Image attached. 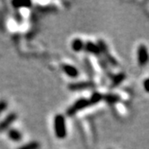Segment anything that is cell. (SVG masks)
I'll use <instances>...</instances> for the list:
<instances>
[{"label":"cell","mask_w":149,"mask_h":149,"mask_svg":"<svg viewBox=\"0 0 149 149\" xmlns=\"http://www.w3.org/2000/svg\"><path fill=\"white\" fill-rule=\"evenodd\" d=\"M54 132L59 139H64L67 136L66 119L62 114H57L54 118Z\"/></svg>","instance_id":"1"},{"label":"cell","mask_w":149,"mask_h":149,"mask_svg":"<svg viewBox=\"0 0 149 149\" xmlns=\"http://www.w3.org/2000/svg\"><path fill=\"white\" fill-rule=\"evenodd\" d=\"M87 106H90L89 100L86 98H80L77 101L74 102L70 107L67 110V115L68 117H73L74 114H77L78 111L86 109Z\"/></svg>","instance_id":"2"},{"label":"cell","mask_w":149,"mask_h":149,"mask_svg":"<svg viewBox=\"0 0 149 149\" xmlns=\"http://www.w3.org/2000/svg\"><path fill=\"white\" fill-rule=\"evenodd\" d=\"M137 62L140 67H145L149 62V52L144 44H140L137 48Z\"/></svg>","instance_id":"3"},{"label":"cell","mask_w":149,"mask_h":149,"mask_svg":"<svg viewBox=\"0 0 149 149\" xmlns=\"http://www.w3.org/2000/svg\"><path fill=\"white\" fill-rule=\"evenodd\" d=\"M95 84L92 81H84V82H77L72 83L68 86V89L70 91H81V90H87L93 88Z\"/></svg>","instance_id":"4"},{"label":"cell","mask_w":149,"mask_h":149,"mask_svg":"<svg viewBox=\"0 0 149 149\" xmlns=\"http://www.w3.org/2000/svg\"><path fill=\"white\" fill-rule=\"evenodd\" d=\"M16 119H17L16 113H15V112L9 113L6 118L0 122V131H5L6 130H7L8 127L15 121Z\"/></svg>","instance_id":"5"},{"label":"cell","mask_w":149,"mask_h":149,"mask_svg":"<svg viewBox=\"0 0 149 149\" xmlns=\"http://www.w3.org/2000/svg\"><path fill=\"white\" fill-rule=\"evenodd\" d=\"M62 69H63L64 73L71 78H77L79 76L78 69L77 68H74V66L68 65V64H63Z\"/></svg>","instance_id":"6"},{"label":"cell","mask_w":149,"mask_h":149,"mask_svg":"<svg viewBox=\"0 0 149 149\" xmlns=\"http://www.w3.org/2000/svg\"><path fill=\"white\" fill-rule=\"evenodd\" d=\"M84 50L88 53H91V54H93V55L98 56V57L102 54L98 45L95 44L94 42H92V41H87L86 43L84 44Z\"/></svg>","instance_id":"7"},{"label":"cell","mask_w":149,"mask_h":149,"mask_svg":"<svg viewBox=\"0 0 149 149\" xmlns=\"http://www.w3.org/2000/svg\"><path fill=\"white\" fill-rule=\"evenodd\" d=\"M125 78H126L125 73L121 72V73H119V74H115V76H113L112 78H111V84L110 88L113 89V88L117 87L118 86H120V84L125 80Z\"/></svg>","instance_id":"8"},{"label":"cell","mask_w":149,"mask_h":149,"mask_svg":"<svg viewBox=\"0 0 149 149\" xmlns=\"http://www.w3.org/2000/svg\"><path fill=\"white\" fill-rule=\"evenodd\" d=\"M84 42L79 39V38H77L74 39L73 41H72V44H71V47H72V49L76 52H80L82 51L83 49H84Z\"/></svg>","instance_id":"9"},{"label":"cell","mask_w":149,"mask_h":149,"mask_svg":"<svg viewBox=\"0 0 149 149\" xmlns=\"http://www.w3.org/2000/svg\"><path fill=\"white\" fill-rule=\"evenodd\" d=\"M102 99L107 102L108 104H115L117 102H119L120 98L119 95H117V94H114V93H107V94H105L104 96L102 97Z\"/></svg>","instance_id":"10"},{"label":"cell","mask_w":149,"mask_h":149,"mask_svg":"<svg viewBox=\"0 0 149 149\" xmlns=\"http://www.w3.org/2000/svg\"><path fill=\"white\" fill-rule=\"evenodd\" d=\"M8 137L11 140L18 142L22 140V134H21L20 131L15 130V129H11L8 130Z\"/></svg>","instance_id":"11"},{"label":"cell","mask_w":149,"mask_h":149,"mask_svg":"<svg viewBox=\"0 0 149 149\" xmlns=\"http://www.w3.org/2000/svg\"><path fill=\"white\" fill-rule=\"evenodd\" d=\"M102 93H98V92H94L93 94H92V96L91 98L89 99V104L90 105H94V104H96L98 102H100L102 100Z\"/></svg>","instance_id":"12"},{"label":"cell","mask_w":149,"mask_h":149,"mask_svg":"<svg viewBox=\"0 0 149 149\" xmlns=\"http://www.w3.org/2000/svg\"><path fill=\"white\" fill-rule=\"evenodd\" d=\"M97 45H98V47H99V49L101 50V53H102V54H103V56L107 55V54H109V53H110L108 46H107V44H106V42L104 40H99L98 42H97Z\"/></svg>","instance_id":"13"},{"label":"cell","mask_w":149,"mask_h":149,"mask_svg":"<svg viewBox=\"0 0 149 149\" xmlns=\"http://www.w3.org/2000/svg\"><path fill=\"white\" fill-rule=\"evenodd\" d=\"M103 58L105 59L106 62H107V64H109V65H111V67L116 68V67H118V65H119L118 61H117L116 58L113 56H111L110 53H109V54H107V55H105Z\"/></svg>","instance_id":"14"},{"label":"cell","mask_w":149,"mask_h":149,"mask_svg":"<svg viewBox=\"0 0 149 149\" xmlns=\"http://www.w3.org/2000/svg\"><path fill=\"white\" fill-rule=\"evenodd\" d=\"M40 145L39 142L37 141H33V142H30L26 145H24L21 147L17 148V149H40Z\"/></svg>","instance_id":"15"},{"label":"cell","mask_w":149,"mask_h":149,"mask_svg":"<svg viewBox=\"0 0 149 149\" xmlns=\"http://www.w3.org/2000/svg\"><path fill=\"white\" fill-rule=\"evenodd\" d=\"M99 64H100V67L105 71V73L108 74V76L110 77H111L112 78V74L111 73V71H110V69H109V68H108V66H107V62L105 61V59L103 58V59H102V58H99Z\"/></svg>","instance_id":"16"},{"label":"cell","mask_w":149,"mask_h":149,"mask_svg":"<svg viewBox=\"0 0 149 149\" xmlns=\"http://www.w3.org/2000/svg\"><path fill=\"white\" fill-rule=\"evenodd\" d=\"M84 63H86V69H87V72L89 74V76L90 77H93V74H94V70L93 68V66H92V63L86 58V59H84Z\"/></svg>","instance_id":"17"},{"label":"cell","mask_w":149,"mask_h":149,"mask_svg":"<svg viewBox=\"0 0 149 149\" xmlns=\"http://www.w3.org/2000/svg\"><path fill=\"white\" fill-rule=\"evenodd\" d=\"M12 5L15 8H21V7H30L31 6V3L30 1L29 2H26V3H19L17 1H13L12 2Z\"/></svg>","instance_id":"18"},{"label":"cell","mask_w":149,"mask_h":149,"mask_svg":"<svg viewBox=\"0 0 149 149\" xmlns=\"http://www.w3.org/2000/svg\"><path fill=\"white\" fill-rule=\"evenodd\" d=\"M7 108V102L4 100L0 101V114H1L4 111H6Z\"/></svg>","instance_id":"19"},{"label":"cell","mask_w":149,"mask_h":149,"mask_svg":"<svg viewBox=\"0 0 149 149\" xmlns=\"http://www.w3.org/2000/svg\"><path fill=\"white\" fill-rule=\"evenodd\" d=\"M143 86H144V89H145V91H146V92H147V93H149V77H148V78H146V79L144 81Z\"/></svg>","instance_id":"20"}]
</instances>
